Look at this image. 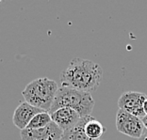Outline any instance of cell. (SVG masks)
I'll list each match as a JSON object with an SVG mask.
<instances>
[{
  "instance_id": "6da1fadb",
  "label": "cell",
  "mask_w": 147,
  "mask_h": 140,
  "mask_svg": "<svg viewBox=\"0 0 147 140\" xmlns=\"http://www.w3.org/2000/svg\"><path fill=\"white\" fill-rule=\"evenodd\" d=\"M103 70L97 63L83 58L72 59L61 74V86L91 92L98 88Z\"/></svg>"
},
{
  "instance_id": "7a4b0ae2",
  "label": "cell",
  "mask_w": 147,
  "mask_h": 140,
  "mask_svg": "<svg viewBox=\"0 0 147 140\" xmlns=\"http://www.w3.org/2000/svg\"><path fill=\"white\" fill-rule=\"evenodd\" d=\"M94 101L90 92L80 91L67 86H61L59 88L48 113L50 114L59 108L67 107L75 110L81 118H84L91 116Z\"/></svg>"
},
{
  "instance_id": "3957f363",
  "label": "cell",
  "mask_w": 147,
  "mask_h": 140,
  "mask_svg": "<svg viewBox=\"0 0 147 140\" xmlns=\"http://www.w3.org/2000/svg\"><path fill=\"white\" fill-rule=\"evenodd\" d=\"M58 90L59 86L56 81L43 77L28 83L22 95L26 102L49 112Z\"/></svg>"
},
{
  "instance_id": "277c9868",
  "label": "cell",
  "mask_w": 147,
  "mask_h": 140,
  "mask_svg": "<svg viewBox=\"0 0 147 140\" xmlns=\"http://www.w3.org/2000/svg\"><path fill=\"white\" fill-rule=\"evenodd\" d=\"M116 128L118 132L133 138H141L144 134L142 119L123 109H119L117 112Z\"/></svg>"
},
{
  "instance_id": "5b68a950",
  "label": "cell",
  "mask_w": 147,
  "mask_h": 140,
  "mask_svg": "<svg viewBox=\"0 0 147 140\" xmlns=\"http://www.w3.org/2000/svg\"><path fill=\"white\" fill-rule=\"evenodd\" d=\"M147 96L144 93L137 91H126L123 93L118 100L119 109H123L130 114L142 119L145 116L143 112V104Z\"/></svg>"
},
{
  "instance_id": "8992f818",
  "label": "cell",
  "mask_w": 147,
  "mask_h": 140,
  "mask_svg": "<svg viewBox=\"0 0 147 140\" xmlns=\"http://www.w3.org/2000/svg\"><path fill=\"white\" fill-rule=\"evenodd\" d=\"M62 133V130L51 121L43 128L22 130L20 135L22 140H61Z\"/></svg>"
},
{
  "instance_id": "52a82bcc",
  "label": "cell",
  "mask_w": 147,
  "mask_h": 140,
  "mask_svg": "<svg viewBox=\"0 0 147 140\" xmlns=\"http://www.w3.org/2000/svg\"><path fill=\"white\" fill-rule=\"evenodd\" d=\"M45 110L37 108L35 106H32L26 102H21L18 107L13 113L12 122L16 127L20 129V131L26 129L28 127V123L31 121V119L39 113L43 112Z\"/></svg>"
},
{
  "instance_id": "ba28073f",
  "label": "cell",
  "mask_w": 147,
  "mask_h": 140,
  "mask_svg": "<svg viewBox=\"0 0 147 140\" xmlns=\"http://www.w3.org/2000/svg\"><path fill=\"white\" fill-rule=\"evenodd\" d=\"M50 117L52 121L55 122L62 131H66L74 127L81 119L78 112L67 107L57 109L56 111L50 113Z\"/></svg>"
},
{
  "instance_id": "9c48e42d",
  "label": "cell",
  "mask_w": 147,
  "mask_h": 140,
  "mask_svg": "<svg viewBox=\"0 0 147 140\" xmlns=\"http://www.w3.org/2000/svg\"><path fill=\"white\" fill-rule=\"evenodd\" d=\"M90 117L91 116L81 118L76 125L66 130V131H63L61 140H92L89 138L84 132L85 124L90 119Z\"/></svg>"
},
{
  "instance_id": "30bf717a",
  "label": "cell",
  "mask_w": 147,
  "mask_h": 140,
  "mask_svg": "<svg viewBox=\"0 0 147 140\" xmlns=\"http://www.w3.org/2000/svg\"><path fill=\"white\" fill-rule=\"evenodd\" d=\"M84 132L89 138L92 140H99V138L105 134L106 128L101 122L96 121V119L91 116L85 124Z\"/></svg>"
},
{
  "instance_id": "8fae6325",
  "label": "cell",
  "mask_w": 147,
  "mask_h": 140,
  "mask_svg": "<svg viewBox=\"0 0 147 140\" xmlns=\"http://www.w3.org/2000/svg\"><path fill=\"white\" fill-rule=\"evenodd\" d=\"M52 121L50 114L47 111H43L42 113L37 114L34 118L31 119V121L28 123V127L26 129H40L47 126Z\"/></svg>"
},
{
  "instance_id": "7c38bea8",
  "label": "cell",
  "mask_w": 147,
  "mask_h": 140,
  "mask_svg": "<svg viewBox=\"0 0 147 140\" xmlns=\"http://www.w3.org/2000/svg\"><path fill=\"white\" fill-rule=\"evenodd\" d=\"M141 119H142V121L143 123V126H144V128H146V130H147V116H144Z\"/></svg>"
},
{
  "instance_id": "4fadbf2b",
  "label": "cell",
  "mask_w": 147,
  "mask_h": 140,
  "mask_svg": "<svg viewBox=\"0 0 147 140\" xmlns=\"http://www.w3.org/2000/svg\"><path fill=\"white\" fill-rule=\"evenodd\" d=\"M143 112H144L145 116H147V99L145 100L144 104H143Z\"/></svg>"
},
{
  "instance_id": "5bb4252c",
  "label": "cell",
  "mask_w": 147,
  "mask_h": 140,
  "mask_svg": "<svg viewBox=\"0 0 147 140\" xmlns=\"http://www.w3.org/2000/svg\"><path fill=\"white\" fill-rule=\"evenodd\" d=\"M139 140H147V132H145L144 134L142 135V137L139 138Z\"/></svg>"
}]
</instances>
